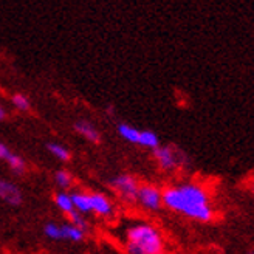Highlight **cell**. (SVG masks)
Masks as SVG:
<instances>
[{
    "mask_svg": "<svg viewBox=\"0 0 254 254\" xmlns=\"http://www.w3.org/2000/svg\"><path fill=\"white\" fill-rule=\"evenodd\" d=\"M139 132L136 127L130 126V124H126V123H121L118 124V133L126 139V141L129 143H133V144H138L139 141Z\"/></svg>",
    "mask_w": 254,
    "mask_h": 254,
    "instance_id": "10",
    "label": "cell"
},
{
    "mask_svg": "<svg viewBox=\"0 0 254 254\" xmlns=\"http://www.w3.org/2000/svg\"><path fill=\"white\" fill-rule=\"evenodd\" d=\"M138 144L154 150V149H157L160 146V138H158V135L155 132H152V130H141V132H139Z\"/></svg>",
    "mask_w": 254,
    "mask_h": 254,
    "instance_id": "11",
    "label": "cell"
},
{
    "mask_svg": "<svg viewBox=\"0 0 254 254\" xmlns=\"http://www.w3.org/2000/svg\"><path fill=\"white\" fill-rule=\"evenodd\" d=\"M113 190L127 203H135L136 201V195H138V189H139V183L130 174H120L115 179H112L110 182Z\"/></svg>",
    "mask_w": 254,
    "mask_h": 254,
    "instance_id": "4",
    "label": "cell"
},
{
    "mask_svg": "<svg viewBox=\"0 0 254 254\" xmlns=\"http://www.w3.org/2000/svg\"><path fill=\"white\" fill-rule=\"evenodd\" d=\"M5 118V110H3V107L0 106V121H2Z\"/></svg>",
    "mask_w": 254,
    "mask_h": 254,
    "instance_id": "21",
    "label": "cell"
},
{
    "mask_svg": "<svg viewBox=\"0 0 254 254\" xmlns=\"http://www.w3.org/2000/svg\"><path fill=\"white\" fill-rule=\"evenodd\" d=\"M61 231H62V239L73 240V242H81L85 237V233L81 231L79 228H76L70 223L67 225H61Z\"/></svg>",
    "mask_w": 254,
    "mask_h": 254,
    "instance_id": "12",
    "label": "cell"
},
{
    "mask_svg": "<svg viewBox=\"0 0 254 254\" xmlns=\"http://www.w3.org/2000/svg\"><path fill=\"white\" fill-rule=\"evenodd\" d=\"M55 180H56V183H58L59 188L68 189L73 185V175L68 171H65V169H61V171H58L55 174Z\"/></svg>",
    "mask_w": 254,
    "mask_h": 254,
    "instance_id": "16",
    "label": "cell"
},
{
    "mask_svg": "<svg viewBox=\"0 0 254 254\" xmlns=\"http://www.w3.org/2000/svg\"><path fill=\"white\" fill-rule=\"evenodd\" d=\"M0 198L5 200L8 205L19 206L22 203V192L16 185L0 179Z\"/></svg>",
    "mask_w": 254,
    "mask_h": 254,
    "instance_id": "7",
    "label": "cell"
},
{
    "mask_svg": "<svg viewBox=\"0 0 254 254\" xmlns=\"http://www.w3.org/2000/svg\"><path fill=\"white\" fill-rule=\"evenodd\" d=\"M47 149L50 150V154H53L58 160L61 161H68L71 158V154L67 147H64L62 144H56V143H50L47 144Z\"/></svg>",
    "mask_w": 254,
    "mask_h": 254,
    "instance_id": "14",
    "label": "cell"
},
{
    "mask_svg": "<svg viewBox=\"0 0 254 254\" xmlns=\"http://www.w3.org/2000/svg\"><path fill=\"white\" fill-rule=\"evenodd\" d=\"M44 233H45L47 237L53 239V240H62L61 225H58V223H47L44 226Z\"/></svg>",
    "mask_w": 254,
    "mask_h": 254,
    "instance_id": "17",
    "label": "cell"
},
{
    "mask_svg": "<svg viewBox=\"0 0 254 254\" xmlns=\"http://www.w3.org/2000/svg\"><path fill=\"white\" fill-rule=\"evenodd\" d=\"M67 217H68V220H70V225H73V226H76V228H79L81 231L85 233V231L88 230V222H87V219L84 217V215H82L81 212L73 211V212L67 214Z\"/></svg>",
    "mask_w": 254,
    "mask_h": 254,
    "instance_id": "15",
    "label": "cell"
},
{
    "mask_svg": "<svg viewBox=\"0 0 254 254\" xmlns=\"http://www.w3.org/2000/svg\"><path fill=\"white\" fill-rule=\"evenodd\" d=\"M154 158L158 168L164 172L179 169L183 163V154L175 146H158L154 149Z\"/></svg>",
    "mask_w": 254,
    "mask_h": 254,
    "instance_id": "3",
    "label": "cell"
},
{
    "mask_svg": "<svg viewBox=\"0 0 254 254\" xmlns=\"http://www.w3.org/2000/svg\"><path fill=\"white\" fill-rule=\"evenodd\" d=\"M55 203L56 206L65 214H70L74 211V206H73V200H71V195L67 194V192H58L55 195Z\"/></svg>",
    "mask_w": 254,
    "mask_h": 254,
    "instance_id": "13",
    "label": "cell"
},
{
    "mask_svg": "<svg viewBox=\"0 0 254 254\" xmlns=\"http://www.w3.org/2000/svg\"><path fill=\"white\" fill-rule=\"evenodd\" d=\"M74 130L78 132L79 135H82L87 141H90V143H101V133L98 132L96 127L92 124V123H88V121H76L74 123Z\"/></svg>",
    "mask_w": 254,
    "mask_h": 254,
    "instance_id": "8",
    "label": "cell"
},
{
    "mask_svg": "<svg viewBox=\"0 0 254 254\" xmlns=\"http://www.w3.org/2000/svg\"><path fill=\"white\" fill-rule=\"evenodd\" d=\"M247 254H254V250H251V251H248Z\"/></svg>",
    "mask_w": 254,
    "mask_h": 254,
    "instance_id": "23",
    "label": "cell"
},
{
    "mask_svg": "<svg viewBox=\"0 0 254 254\" xmlns=\"http://www.w3.org/2000/svg\"><path fill=\"white\" fill-rule=\"evenodd\" d=\"M163 206L201 223H209L215 217L208 190L198 183H180L163 189Z\"/></svg>",
    "mask_w": 254,
    "mask_h": 254,
    "instance_id": "1",
    "label": "cell"
},
{
    "mask_svg": "<svg viewBox=\"0 0 254 254\" xmlns=\"http://www.w3.org/2000/svg\"><path fill=\"white\" fill-rule=\"evenodd\" d=\"M136 201L147 211H158L163 206V190L155 185H139Z\"/></svg>",
    "mask_w": 254,
    "mask_h": 254,
    "instance_id": "5",
    "label": "cell"
},
{
    "mask_svg": "<svg viewBox=\"0 0 254 254\" xmlns=\"http://www.w3.org/2000/svg\"><path fill=\"white\" fill-rule=\"evenodd\" d=\"M88 198H90L92 212L101 215V217H109V215L113 214V205L107 195L101 192H92L88 194Z\"/></svg>",
    "mask_w": 254,
    "mask_h": 254,
    "instance_id": "6",
    "label": "cell"
},
{
    "mask_svg": "<svg viewBox=\"0 0 254 254\" xmlns=\"http://www.w3.org/2000/svg\"><path fill=\"white\" fill-rule=\"evenodd\" d=\"M127 254H164V239L150 223H135L126 231Z\"/></svg>",
    "mask_w": 254,
    "mask_h": 254,
    "instance_id": "2",
    "label": "cell"
},
{
    "mask_svg": "<svg viewBox=\"0 0 254 254\" xmlns=\"http://www.w3.org/2000/svg\"><path fill=\"white\" fill-rule=\"evenodd\" d=\"M8 164H9V168L14 171V172H17V174H23L25 172V161L19 157V155H16V154H11L9 157H8Z\"/></svg>",
    "mask_w": 254,
    "mask_h": 254,
    "instance_id": "18",
    "label": "cell"
},
{
    "mask_svg": "<svg viewBox=\"0 0 254 254\" xmlns=\"http://www.w3.org/2000/svg\"><path fill=\"white\" fill-rule=\"evenodd\" d=\"M11 154H12V152L8 149V146L3 144V143H0V160H8V157Z\"/></svg>",
    "mask_w": 254,
    "mask_h": 254,
    "instance_id": "20",
    "label": "cell"
},
{
    "mask_svg": "<svg viewBox=\"0 0 254 254\" xmlns=\"http://www.w3.org/2000/svg\"><path fill=\"white\" fill-rule=\"evenodd\" d=\"M250 192L253 194V197H254V180L251 182V185H250Z\"/></svg>",
    "mask_w": 254,
    "mask_h": 254,
    "instance_id": "22",
    "label": "cell"
},
{
    "mask_svg": "<svg viewBox=\"0 0 254 254\" xmlns=\"http://www.w3.org/2000/svg\"><path fill=\"white\" fill-rule=\"evenodd\" d=\"M12 104L16 106V109H19L22 112L30 110V99L25 96V95H22V93L12 95Z\"/></svg>",
    "mask_w": 254,
    "mask_h": 254,
    "instance_id": "19",
    "label": "cell"
},
{
    "mask_svg": "<svg viewBox=\"0 0 254 254\" xmlns=\"http://www.w3.org/2000/svg\"><path fill=\"white\" fill-rule=\"evenodd\" d=\"M71 200H73L74 211H78L81 214L92 212L90 198H88V194H85V192H74V194H71Z\"/></svg>",
    "mask_w": 254,
    "mask_h": 254,
    "instance_id": "9",
    "label": "cell"
}]
</instances>
